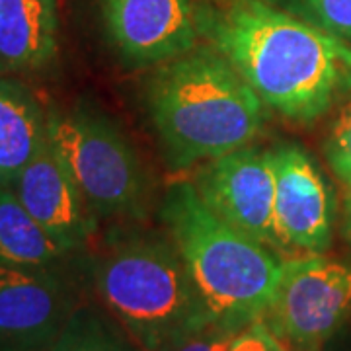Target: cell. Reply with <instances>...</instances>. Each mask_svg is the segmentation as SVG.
Segmentation results:
<instances>
[{
	"label": "cell",
	"mask_w": 351,
	"mask_h": 351,
	"mask_svg": "<svg viewBox=\"0 0 351 351\" xmlns=\"http://www.w3.org/2000/svg\"><path fill=\"white\" fill-rule=\"evenodd\" d=\"M341 237L351 250V186H348V193L343 199V215H341Z\"/></svg>",
	"instance_id": "cell-21"
},
{
	"label": "cell",
	"mask_w": 351,
	"mask_h": 351,
	"mask_svg": "<svg viewBox=\"0 0 351 351\" xmlns=\"http://www.w3.org/2000/svg\"><path fill=\"white\" fill-rule=\"evenodd\" d=\"M108 39L129 66H158L199 45L195 0H98Z\"/></svg>",
	"instance_id": "cell-10"
},
{
	"label": "cell",
	"mask_w": 351,
	"mask_h": 351,
	"mask_svg": "<svg viewBox=\"0 0 351 351\" xmlns=\"http://www.w3.org/2000/svg\"><path fill=\"white\" fill-rule=\"evenodd\" d=\"M160 221L213 320L239 330L262 320L281 274L279 254L219 219L193 182L168 186Z\"/></svg>",
	"instance_id": "cell-4"
},
{
	"label": "cell",
	"mask_w": 351,
	"mask_h": 351,
	"mask_svg": "<svg viewBox=\"0 0 351 351\" xmlns=\"http://www.w3.org/2000/svg\"><path fill=\"white\" fill-rule=\"evenodd\" d=\"M57 0H0V75L38 76L59 55Z\"/></svg>",
	"instance_id": "cell-12"
},
{
	"label": "cell",
	"mask_w": 351,
	"mask_h": 351,
	"mask_svg": "<svg viewBox=\"0 0 351 351\" xmlns=\"http://www.w3.org/2000/svg\"><path fill=\"white\" fill-rule=\"evenodd\" d=\"M51 351H143L110 314L78 306Z\"/></svg>",
	"instance_id": "cell-15"
},
{
	"label": "cell",
	"mask_w": 351,
	"mask_h": 351,
	"mask_svg": "<svg viewBox=\"0 0 351 351\" xmlns=\"http://www.w3.org/2000/svg\"><path fill=\"white\" fill-rule=\"evenodd\" d=\"M76 308L64 267L0 265V351H51Z\"/></svg>",
	"instance_id": "cell-9"
},
{
	"label": "cell",
	"mask_w": 351,
	"mask_h": 351,
	"mask_svg": "<svg viewBox=\"0 0 351 351\" xmlns=\"http://www.w3.org/2000/svg\"><path fill=\"white\" fill-rule=\"evenodd\" d=\"M90 277L104 311L143 351H172L213 320L166 230L117 225Z\"/></svg>",
	"instance_id": "cell-3"
},
{
	"label": "cell",
	"mask_w": 351,
	"mask_h": 351,
	"mask_svg": "<svg viewBox=\"0 0 351 351\" xmlns=\"http://www.w3.org/2000/svg\"><path fill=\"white\" fill-rule=\"evenodd\" d=\"M203 203L230 226L281 254L271 149L244 147L205 162L193 180Z\"/></svg>",
	"instance_id": "cell-7"
},
{
	"label": "cell",
	"mask_w": 351,
	"mask_h": 351,
	"mask_svg": "<svg viewBox=\"0 0 351 351\" xmlns=\"http://www.w3.org/2000/svg\"><path fill=\"white\" fill-rule=\"evenodd\" d=\"M71 256L75 252L53 239L12 189L0 188V265L64 267Z\"/></svg>",
	"instance_id": "cell-14"
},
{
	"label": "cell",
	"mask_w": 351,
	"mask_h": 351,
	"mask_svg": "<svg viewBox=\"0 0 351 351\" xmlns=\"http://www.w3.org/2000/svg\"><path fill=\"white\" fill-rule=\"evenodd\" d=\"M271 156L281 254L324 256L334 242L338 219L334 189L313 156L297 143H277Z\"/></svg>",
	"instance_id": "cell-8"
},
{
	"label": "cell",
	"mask_w": 351,
	"mask_h": 351,
	"mask_svg": "<svg viewBox=\"0 0 351 351\" xmlns=\"http://www.w3.org/2000/svg\"><path fill=\"white\" fill-rule=\"evenodd\" d=\"M201 38L265 110L313 125L351 96V45L267 0H199Z\"/></svg>",
	"instance_id": "cell-1"
},
{
	"label": "cell",
	"mask_w": 351,
	"mask_h": 351,
	"mask_svg": "<svg viewBox=\"0 0 351 351\" xmlns=\"http://www.w3.org/2000/svg\"><path fill=\"white\" fill-rule=\"evenodd\" d=\"M322 351H351V320L328 341Z\"/></svg>",
	"instance_id": "cell-20"
},
{
	"label": "cell",
	"mask_w": 351,
	"mask_h": 351,
	"mask_svg": "<svg viewBox=\"0 0 351 351\" xmlns=\"http://www.w3.org/2000/svg\"><path fill=\"white\" fill-rule=\"evenodd\" d=\"M145 104L176 170L250 147L265 121L262 100L209 43L158 64L147 80Z\"/></svg>",
	"instance_id": "cell-2"
},
{
	"label": "cell",
	"mask_w": 351,
	"mask_h": 351,
	"mask_svg": "<svg viewBox=\"0 0 351 351\" xmlns=\"http://www.w3.org/2000/svg\"><path fill=\"white\" fill-rule=\"evenodd\" d=\"M351 320V265L324 256L283 260L262 322L289 351H322Z\"/></svg>",
	"instance_id": "cell-6"
},
{
	"label": "cell",
	"mask_w": 351,
	"mask_h": 351,
	"mask_svg": "<svg viewBox=\"0 0 351 351\" xmlns=\"http://www.w3.org/2000/svg\"><path fill=\"white\" fill-rule=\"evenodd\" d=\"M240 332L242 330L239 328L211 320L184 341H180L172 351H228Z\"/></svg>",
	"instance_id": "cell-18"
},
{
	"label": "cell",
	"mask_w": 351,
	"mask_h": 351,
	"mask_svg": "<svg viewBox=\"0 0 351 351\" xmlns=\"http://www.w3.org/2000/svg\"><path fill=\"white\" fill-rule=\"evenodd\" d=\"M228 351H289L262 320L252 322L234 338Z\"/></svg>",
	"instance_id": "cell-19"
},
{
	"label": "cell",
	"mask_w": 351,
	"mask_h": 351,
	"mask_svg": "<svg viewBox=\"0 0 351 351\" xmlns=\"http://www.w3.org/2000/svg\"><path fill=\"white\" fill-rule=\"evenodd\" d=\"M47 138L98 219L137 223L149 209V178L137 151L108 115L86 104L47 110Z\"/></svg>",
	"instance_id": "cell-5"
},
{
	"label": "cell",
	"mask_w": 351,
	"mask_h": 351,
	"mask_svg": "<svg viewBox=\"0 0 351 351\" xmlns=\"http://www.w3.org/2000/svg\"><path fill=\"white\" fill-rule=\"evenodd\" d=\"M351 45V0H267Z\"/></svg>",
	"instance_id": "cell-16"
},
{
	"label": "cell",
	"mask_w": 351,
	"mask_h": 351,
	"mask_svg": "<svg viewBox=\"0 0 351 351\" xmlns=\"http://www.w3.org/2000/svg\"><path fill=\"white\" fill-rule=\"evenodd\" d=\"M10 189L39 225L69 250L78 254L94 237L100 219L53 151L49 138Z\"/></svg>",
	"instance_id": "cell-11"
},
{
	"label": "cell",
	"mask_w": 351,
	"mask_h": 351,
	"mask_svg": "<svg viewBox=\"0 0 351 351\" xmlns=\"http://www.w3.org/2000/svg\"><path fill=\"white\" fill-rule=\"evenodd\" d=\"M324 156L338 180L351 186V96L341 104L338 117L328 131Z\"/></svg>",
	"instance_id": "cell-17"
},
{
	"label": "cell",
	"mask_w": 351,
	"mask_h": 351,
	"mask_svg": "<svg viewBox=\"0 0 351 351\" xmlns=\"http://www.w3.org/2000/svg\"><path fill=\"white\" fill-rule=\"evenodd\" d=\"M45 141L47 110L16 76L0 75V188H12Z\"/></svg>",
	"instance_id": "cell-13"
}]
</instances>
